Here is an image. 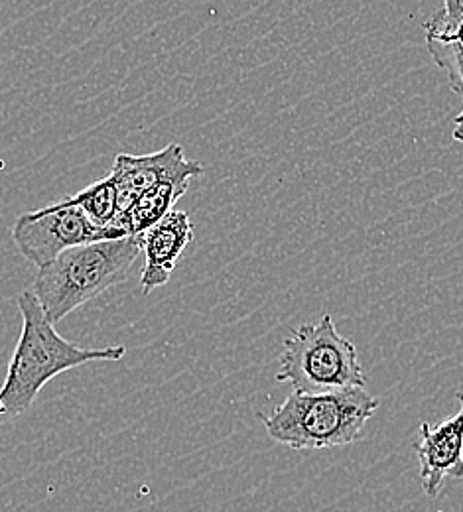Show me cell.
<instances>
[{"instance_id":"cell-1","label":"cell","mask_w":463,"mask_h":512,"mask_svg":"<svg viewBox=\"0 0 463 512\" xmlns=\"http://www.w3.org/2000/svg\"><path fill=\"white\" fill-rule=\"evenodd\" d=\"M16 304L22 331L0 386V426L18 420L36 402L40 390L58 375L87 363L121 361L127 355L125 345L85 349L69 343L46 318L32 290L20 292Z\"/></svg>"},{"instance_id":"cell-2","label":"cell","mask_w":463,"mask_h":512,"mask_svg":"<svg viewBox=\"0 0 463 512\" xmlns=\"http://www.w3.org/2000/svg\"><path fill=\"white\" fill-rule=\"evenodd\" d=\"M379 398L365 388L322 394L292 392L270 414L259 412L266 434L290 449H333L361 440Z\"/></svg>"},{"instance_id":"cell-3","label":"cell","mask_w":463,"mask_h":512,"mask_svg":"<svg viewBox=\"0 0 463 512\" xmlns=\"http://www.w3.org/2000/svg\"><path fill=\"white\" fill-rule=\"evenodd\" d=\"M140 251L138 237L131 235L73 247L38 268L32 292L46 318L56 325L109 288L125 282Z\"/></svg>"},{"instance_id":"cell-4","label":"cell","mask_w":463,"mask_h":512,"mask_svg":"<svg viewBox=\"0 0 463 512\" xmlns=\"http://www.w3.org/2000/svg\"><path fill=\"white\" fill-rule=\"evenodd\" d=\"M276 381L306 394L365 388L367 384L357 347L339 335L330 314L296 327L286 337Z\"/></svg>"},{"instance_id":"cell-5","label":"cell","mask_w":463,"mask_h":512,"mask_svg":"<svg viewBox=\"0 0 463 512\" xmlns=\"http://www.w3.org/2000/svg\"><path fill=\"white\" fill-rule=\"evenodd\" d=\"M127 237L117 227H97L77 207H62L60 203L24 213L12 227V239L20 255L38 268L73 247Z\"/></svg>"},{"instance_id":"cell-6","label":"cell","mask_w":463,"mask_h":512,"mask_svg":"<svg viewBox=\"0 0 463 512\" xmlns=\"http://www.w3.org/2000/svg\"><path fill=\"white\" fill-rule=\"evenodd\" d=\"M203 174V166L196 160H188L180 144H168L166 148L133 156L119 154L111 166L109 178L117 190V217H121L142 193L164 182H190ZM115 217V219H117Z\"/></svg>"},{"instance_id":"cell-7","label":"cell","mask_w":463,"mask_h":512,"mask_svg":"<svg viewBox=\"0 0 463 512\" xmlns=\"http://www.w3.org/2000/svg\"><path fill=\"white\" fill-rule=\"evenodd\" d=\"M460 410L438 426L420 424V442L414 446L420 463L418 477L426 497L436 499L444 481L463 479V386L456 392Z\"/></svg>"},{"instance_id":"cell-8","label":"cell","mask_w":463,"mask_h":512,"mask_svg":"<svg viewBox=\"0 0 463 512\" xmlns=\"http://www.w3.org/2000/svg\"><path fill=\"white\" fill-rule=\"evenodd\" d=\"M138 241L146 260L140 286L144 294H150L172 278L180 256L194 241V223L186 211H170Z\"/></svg>"},{"instance_id":"cell-9","label":"cell","mask_w":463,"mask_h":512,"mask_svg":"<svg viewBox=\"0 0 463 512\" xmlns=\"http://www.w3.org/2000/svg\"><path fill=\"white\" fill-rule=\"evenodd\" d=\"M424 32L432 60L448 75L452 89L463 95V0H444Z\"/></svg>"},{"instance_id":"cell-10","label":"cell","mask_w":463,"mask_h":512,"mask_svg":"<svg viewBox=\"0 0 463 512\" xmlns=\"http://www.w3.org/2000/svg\"><path fill=\"white\" fill-rule=\"evenodd\" d=\"M188 190H190V182H184V184L164 182L142 193L129 207V211H125L121 217L113 221L111 227L123 229L131 237H140L148 229L158 225L170 211H174V205Z\"/></svg>"},{"instance_id":"cell-11","label":"cell","mask_w":463,"mask_h":512,"mask_svg":"<svg viewBox=\"0 0 463 512\" xmlns=\"http://www.w3.org/2000/svg\"><path fill=\"white\" fill-rule=\"evenodd\" d=\"M60 205L81 209L87 215V219L97 227H111L117 217V190L113 180L107 176L87 186L83 192L60 201Z\"/></svg>"}]
</instances>
